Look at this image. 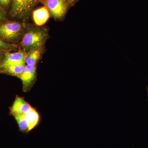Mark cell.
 <instances>
[{
	"instance_id": "cell-12",
	"label": "cell",
	"mask_w": 148,
	"mask_h": 148,
	"mask_svg": "<svg viewBox=\"0 0 148 148\" xmlns=\"http://www.w3.org/2000/svg\"><path fill=\"white\" fill-rule=\"evenodd\" d=\"M40 56L39 50L38 49L32 50L26 57L25 62L27 63V65L35 66Z\"/></svg>"
},
{
	"instance_id": "cell-4",
	"label": "cell",
	"mask_w": 148,
	"mask_h": 148,
	"mask_svg": "<svg viewBox=\"0 0 148 148\" xmlns=\"http://www.w3.org/2000/svg\"><path fill=\"white\" fill-rule=\"evenodd\" d=\"M45 2L52 16L56 18L64 16L69 5L65 0H45Z\"/></svg>"
},
{
	"instance_id": "cell-14",
	"label": "cell",
	"mask_w": 148,
	"mask_h": 148,
	"mask_svg": "<svg viewBox=\"0 0 148 148\" xmlns=\"http://www.w3.org/2000/svg\"><path fill=\"white\" fill-rule=\"evenodd\" d=\"M6 16V12L2 7L0 6V22L4 20Z\"/></svg>"
},
{
	"instance_id": "cell-6",
	"label": "cell",
	"mask_w": 148,
	"mask_h": 148,
	"mask_svg": "<svg viewBox=\"0 0 148 148\" xmlns=\"http://www.w3.org/2000/svg\"><path fill=\"white\" fill-rule=\"evenodd\" d=\"M32 108V106L24 98L16 95L13 105L10 107V114H26Z\"/></svg>"
},
{
	"instance_id": "cell-11",
	"label": "cell",
	"mask_w": 148,
	"mask_h": 148,
	"mask_svg": "<svg viewBox=\"0 0 148 148\" xmlns=\"http://www.w3.org/2000/svg\"><path fill=\"white\" fill-rule=\"evenodd\" d=\"M11 115L13 116L16 120L20 131L24 133L29 132L28 123L25 114H13Z\"/></svg>"
},
{
	"instance_id": "cell-17",
	"label": "cell",
	"mask_w": 148,
	"mask_h": 148,
	"mask_svg": "<svg viewBox=\"0 0 148 148\" xmlns=\"http://www.w3.org/2000/svg\"><path fill=\"white\" fill-rule=\"evenodd\" d=\"M2 58V55H1V54H0V64H1V60Z\"/></svg>"
},
{
	"instance_id": "cell-1",
	"label": "cell",
	"mask_w": 148,
	"mask_h": 148,
	"mask_svg": "<svg viewBox=\"0 0 148 148\" xmlns=\"http://www.w3.org/2000/svg\"><path fill=\"white\" fill-rule=\"evenodd\" d=\"M45 38V34L43 31L31 30L24 35L21 45L27 50H36L43 45Z\"/></svg>"
},
{
	"instance_id": "cell-8",
	"label": "cell",
	"mask_w": 148,
	"mask_h": 148,
	"mask_svg": "<svg viewBox=\"0 0 148 148\" xmlns=\"http://www.w3.org/2000/svg\"><path fill=\"white\" fill-rule=\"evenodd\" d=\"M33 18L35 23L39 26H42L48 20L49 12L46 7H42L34 11Z\"/></svg>"
},
{
	"instance_id": "cell-3",
	"label": "cell",
	"mask_w": 148,
	"mask_h": 148,
	"mask_svg": "<svg viewBox=\"0 0 148 148\" xmlns=\"http://www.w3.org/2000/svg\"><path fill=\"white\" fill-rule=\"evenodd\" d=\"M22 26L16 22H7L0 25V38L7 41H12L20 36Z\"/></svg>"
},
{
	"instance_id": "cell-13",
	"label": "cell",
	"mask_w": 148,
	"mask_h": 148,
	"mask_svg": "<svg viewBox=\"0 0 148 148\" xmlns=\"http://www.w3.org/2000/svg\"><path fill=\"white\" fill-rule=\"evenodd\" d=\"M14 46L7 43L0 38V50H8L14 47Z\"/></svg>"
},
{
	"instance_id": "cell-9",
	"label": "cell",
	"mask_w": 148,
	"mask_h": 148,
	"mask_svg": "<svg viewBox=\"0 0 148 148\" xmlns=\"http://www.w3.org/2000/svg\"><path fill=\"white\" fill-rule=\"evenodd\" d=\"M25 67V63L0 66V73L18 77L24 71Z\"/></svg>"
},
{
	"instance_id": "cell-10",
	"label": "cell",
	"mask_w": 148,
	"mask_h": 148,
	"mask_svg": "<svg viewBox=\"0 0 148 148\" xmlns=\"http://www.w3.org/2000/svg\"><path fill=\"white\" fill-rule=\"evenodd\" d=\"M28 123L29 131L34 128L39 121L40 116L38 113L35 109L32 108L27 113L25 114Z\"/></svg>"
},
{
	"instance_id": "cell-16",
	"label": "cell",
	"mask_w": 148,
	"mask_h": 148,
	"mask_svg": "<svg viewBox=\"0 0 148 148\" xmlns=\"http://www.w3.org/2000/svg\"><path fill=\"white\" fill-rule=\"evenodd\" d=\"M65 1L69 5L73 4L78 0H65Z\"/></svg>"
},
{
	"instance_id": "cell-7",
	"label": "cell",
	"mask_w": 148,
	"mask_h": 148,
	"mask_svg": "<svg viewBox=\"0 0 148 148\" xmlns=\"http://www.w3.org/2000/svg\"><path fill=\"white\" fill-rule=\"evenodd\" d=\"M27 56L23 52L13 53H6L3 60L0 64V66L25 63Z\"/></svg>"
},
{
	"instance_id": "cell-2",
	"label": "cell",
	"mask_w": 148,
	"mask_h": 148,
	"mask_svg": "<svg viewBox=\"0 0 148 148\" xmlns=\"http://www.w3.org/2000/svg\"><path fill=\"white\" fill-rule=\"evenodd\" d=\"M39 0H12L10 14L12 17L24 18L28 16Z\"/></svg>"
},
{
	"instance_id": "cell-15",
	"label": "cell",
	"mask_w": 148,
	"mask_h": 148,
	"mask_svg": "<svg viewBox=\"0 0 148 148\" xmlns=\"http://www.w3.org/2000/svg\"><path fill=\"white\" fill-rule=\"evenodd\" d=\"M12 0H0V6L2 7L8 6Z\"/></svg>"
},
{
	"instance_id": "cell-5",
	"label": "cell",
	"mask_w": 148,
	"mask_h": 148,
	"mask_svg": "<svg viewBox=\"0 0 148 148\" xmlns=\"http://www.w3.org/2000/svg\"><path fill=\"white\" fill-rule=\"evenodd\" d=\"M36 68L35 66L27 65L25 66L24 71L18 78L21 79L23 84V89L27 92L33 85L36 78Z\"/></svg>"
},
{
	"instance_id": "cell-18",
	"label": "cell",
	"mask_w": 148,
	"mask_h": 148,
	"mask_svg": "<svg viewBox=\"0 0 148 148\" xmlns=\"http://www.w3.org/2000/svg\"><path fill=\"white\" fill-rule=\"evenodd\" d=\"M147 90L148 96V87H147Z\"/></svg>"
}]
</instances>
